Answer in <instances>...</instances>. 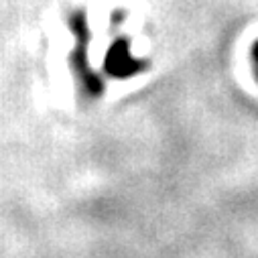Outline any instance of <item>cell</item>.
Instances as JSON below:
<instances>
[{
  "instance_id": "cell-1",
  "label": "cell",
  "mask_w": 258,
  "mask_h": 258,
  "mask_svg": "<svg viewBox=\"0 0 258 258\" xmlns=\"http://www.w3.org/2000/svg\"><path fill=\"white\" fill-rule=\"evenodd\" d=\"M252 63H254V74H256V78H258V41H256L254 47H252Z\"/></svg>"
}]
</instances>
